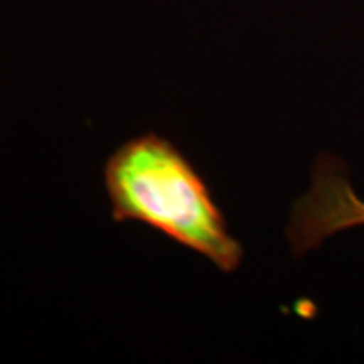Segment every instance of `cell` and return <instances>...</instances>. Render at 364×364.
<instances>
[{
  "label": "cell",
  "instance_id": "obj_1",
  "mask_svg": "<svg viewBox=\"0 0 364 364\" xmlns=\"http://www.w3.org/2000/svg\"><path fill=\"white\" fill-rule=\"evenodd\" d=\"M104 184L116 223H142L223 273L239 269L243 245L200 172L168 138L146 132L122 144L105 160Z\"/></svg>",
  "mask_w": 364,
  "mask_h": 364
},
{
  "label": "cell",
  "instance_id": "obj_2",
  "mask_svg": "<svg viewBox=\"0 0 364 364\" xmlns=\"http://www.w3.org/2000/svg\"><path fill=\"white\" fill-rule=\"evenodd\" d=\"M364 227V200L348 181L346 164L322 154L312 170V186L299 196L287 225V239L296 257L320 247L332 235Z\"/></svg>",
  "mask_w": 364,
  "mask_h": 364
}]
</instances>
